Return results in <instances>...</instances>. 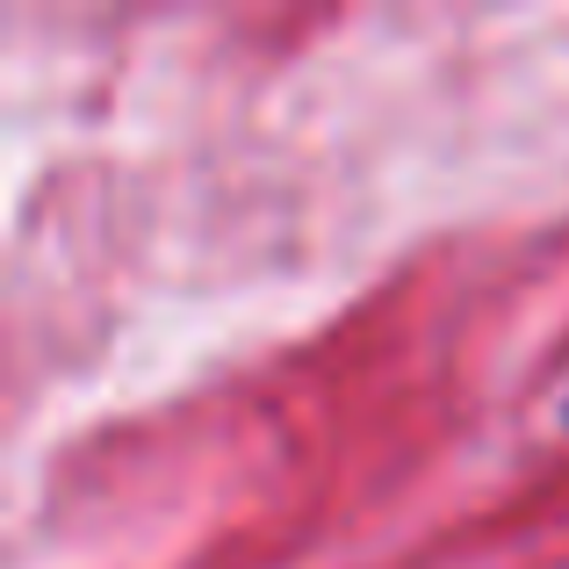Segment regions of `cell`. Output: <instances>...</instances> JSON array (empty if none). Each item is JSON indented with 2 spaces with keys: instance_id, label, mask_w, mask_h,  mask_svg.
<instances>
[{
  "instance_id": "1",
  "label": "cell",
  "mask_w": 569,
  "mask_h": 569,
  "mask_svg": "<svg viewBox=\"0 0 569 569\" xmlns=\"http://www.w3.org/2000/svg\"><path fill=\"white\" fill-rule=\"evenodd\" d=\"M562 432H569V397H562Z\"/></svg>"
}]
</instances>
